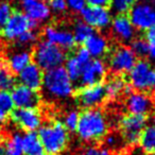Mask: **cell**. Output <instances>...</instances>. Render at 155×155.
Listing matches in <instances>:
<instances>
[{
    "instance_id": "obj_1",
    "label": "cell",
    "mask_w": 155,
    "mask_h": 155,
    "mask_svg": "<svg viewBox=\"0 0 155 155\" xmlns=\"http://www.w3.org/2000/svg\"><path fill=\"white\" fill-rule=\"evenodd\" d=\"M75 132L82 141L96 142L102 140L108 132V123L103 112L98 107L85 108L80 113Z\"/></svg>"
},
{
    "instance_id": "obj_2",
    "label": "cell",
    "mask_w": 155,
    "mask_h": 155,
    "mask_svg": "<svg viewBox=\"0 0 155 155\" xmlns=\"http://www.w3.org/2000/svg\"><path fill=\"white\" fill-rule=\"evenodd\" d=\"M46 155H61L68 146V131L61 121L41 124L37 132Z\"/></svg>"
},
{
    "instance_id": "obj_3",
    "label": "cell",
    "mask_w": 155,
    "mask_h": 155,
    "mask_svg": "<svg viewBox=\"0 0 155 155\" xmlns=\"http://www.w3.org/2000/svg\"><path fill=\"white\" fill-rule=\"evenodd\" d=\"M45 94L51 99H66L74 93L73 82L63 66L44 73L43 86Z\"/></svg>"
},
{
    "instance_id": "obj_4",
    "label": "cell",
    "mask_w": 155,
    "mask_h": 155,
    "mask_svg": "<svg viewBox=\"0 0 155 155\" xmlns=\"http://www.w3.org/2000/svg\"><path fill=\"white\" fill-rule=\"evenodd\" d=\"M66 58L64 50L47 41L37 44L32 52V60L43 71L61 67Z\"/></svg>"
},
{
    "instance_id": "obj_5",
    "label": "cell",
    "mask_w": 155,
    "mask_h": 155,
    "mask_svg": "<svg viewBox=\"0 0 155 155\" xmlns=\"http://www.w3.org/2000/svg\"><path fill=\"white\" fill-rule=\"evenodd\" d=\"M127 84L132 89L141 93H150L155 88V67L146 60H139L131 69Z\"/></svg>"
},
{
    "instance_id": "obj_6",
    "label": "cell",
    "mask_w": 155,
    "mask_h": 155,
    "mask_svg": "<svg viewBox=\"0 0 155 155\" xmlns=\"http://www.w3.org/2000/svg\"><path fill=\"white\" fill-rule=\"evenodd\" d=\"M137 62V56L127 46L121 45L115 47L110 52L108 67L115 74L122 75L129 73Z\"/></svg>"
},
{
    "instance_id": "obj_7",
    "label": "cell",
    "mask_w": 155,
    "mask_h": 155,
    "mask_svg": "<svg viewBox=\"0 0 155 155\" xmlns=\"http://www.w3.org/2000/svg\"><path fill=\"white\" fill-rule=\"evenodd\" d=\"M148 118L146 116L129 114L120 119L119 127L123 141L130 146L138 144L141 132L147 127Z\"/></svg>"
},
{
    "instance_id": "obj_8",
    "label": "cell",
    "mask_w": 155,
    "mask_h": 155,
    "mask_svg": "<svg viewBox=\"0 0 155 155\" xmlns=\"http://www.w3.org/2000/svg\"><path fill=\"white\" fill-rule=\"evenodd\" d=\"M37 26L38 25L29 19L24 12L13 11L8 21L2 27L1 35L8 41H16L26 31L35 29Z\"/></svg>"
},
{
    "instance_id": "obj_9",
    "label": "cell",
    "mask_w": 155,
    "mask_h": 155,
    "mask_svg": "<svg viewBox=\"0 0 155 155\" xmlns=\"http://www.w3.org/2000/svg\"><path fill=\"white\" fill-rule=\"evenodd\" d=\"M127 14L130 21L136 30L147 31L155 24V8L150 3H136Z\"/></svg>"
},
{
    "instance_id": "obj_10",
    "label": "cell",
    "mask_w": 155,
    "mask_h": 155,
    "mask_svg": "<svg viewBox=\"0 0 155 155\" xmlns=\"http://www.w3.org/2000/svg\"><path fill=\"white\" fill-rule=\"evenodd\" d=\"M10 117L16 127L26 132H35L41 125V115L37 108H14Z\"/></svg>"
},
{
    "instance_id": "obj_11",
    "label": "cell",
    "mask_w": 155,
    "mask_h": 155,
    "mask_svg": "<svg viewBox=\"0 0 155 155\" xmlns=\"http://www.w3.org/2000/svg\"><path fill=\"white\" fill-rule=\"evenodd\" d=\"M75 99L84 110L98 107L106 100L104 84L100 83L91 86H82L75 93Z\"/></svg>"
},
{
    "instance_id": "obj_12",
    "label": "cell",
    "mask_w": 155,
    "mask_h": 155,
    "mask_svg": "<svg viewBox=\"0 0 155 155\" xmlns=\"http://www.w3.org/2000/svg\"><path fill=\"white\" fill-rule=\"evenodd\" d=\"M125 107L129 114L148 117L155 110V101L147 93L134 91L127 94Z\"/></svg>"
},
{
    "instance_id": "obj_13",
    "label": "cell",
    "mask_w": 155,
    "mask_h": 155,
    "mask_svg": "<svg viewBox=\"0 0 155 155\" xmlns=\"http://www.w3.org/2000/svg\"><path fill=\"white\" fill-rule=\"evenodd\" d=\"M81 20L87 24L94 30H104L108 28L112 22V13L105 8H98L86 5L80 12Z\"/></svg>"
},
{
    "instance_id": "obj_14",
    "label": "cell",
    "mask_w": 155,
    "mask_h": 155,
    "mask_svg": "<svg viewBox=\"0 0 155 155\" xmlns=\"http://www.w3.org/2000/svg\"><path fill=\"white\" fill-rule=\"evenodd\" d=\"M107 74V65L101 58H94L85 66L78 83L81 86H91L103 82Z\"/></svg>"
},
{
    "instance_id": "obj_15",
    "label": "cell",
    "mask_w": 155,
    "mask_h": 155,
    "mask_svg": "<svg viewBox=\"0 0 155 155\" xmlns=\"http://www.w3.org/2000/svg\"><path fill=\"white\" fill-rule=\"evenodd\" d=\"M91 55L84 47L79 48L72 54L67 56L64 63V68L72 82L79 81L81 74H82L83 69L91 62Z\"/></svg>"
},
{
    "instance_id": "obj_16",
    "label": "cell",
    "mask_w": 155,
    "mask_h": 155,
    "mask_svg": "<svg viewBox=\"0 0 155 155\" xmlns=\"http://www.w3.org/2000/svg\"><path fill=\"white\" fill-rule=\"evenodd\" d=\"M11 96L16 108H37L41 104L38 91L21 84L15 85L11 89Z\"/></svg>"
},
{
    "instance_id": "obj_17",
    "label": "cell",
    "mask_w": 155,
    "mask_h": 155,
    "mask_svg": "<svg viewBox=\"0 0 155 155\" xmlns=\"http://www.w3.org/2000/svg\"><path fill=\"white\" fill-rule=\"evenodd\" d=\"M44 37L47 41L60 47L64 51L71 50L75 46L72 32L55 26H47L44 29Z\"/></svg>"
},
{
    "instance_id": "obj_18",
    "label": "cell",
    "mask_w": 155,
    "mask_h": 155,
    "mask_svg": "<svg viewBox=\"0 0 155 155\" xmlns=\"http://www.w3.org/2000/svg\"><path fill=\"white\" fill-rule=\"evenodd\" d=\"M24 14L30 20L39 25L51 17V10L46 0H25L22 1Z\"/></svg>"
},
{
    "instance_id": "obj_19",
    "label": "cell",
    "mask_w": 155,
    "mask_h": 155,
    "mask_svg": "<svg viewBox=\"0 0 155 155\" xmlns=\"http://www.w3.org/2000/svg\"><path fill=\"white\" fill-rule=\"evenodd\" d=\"M110 28L115 38L123 44L131 43L135 37L136 29L131 24L127 15H117L113 18Z\"/></svg>"
},
{
    "instance_id": "obj_20",
    "label": "cell",
    "mask_w": 155,
    "mask_h": 155,
    "mask_svg": "<svg viewBox=\"0 0 155 155\" xmlns=\"http://www.w3.org/2000/svg\"><path fill=\"white\" fill-rule=\"evenodd\" d=\"M43 79L44 71L33 62L18 72V81L20 84L37 91L43 86Z\"/></svg>"
},
{
    "instance_id": "obj_21",
    "label": "cell",
    "mask_w": 155,
    "mask_h": 155,
    "mask_svg": "<svg viewBox=\"0 0 155 155\" xmlns=\"http://www.w3.org/2000/svg\"><path fill=\"white\" fill-rule=\"evenodd\" d=\"M83 45L93 58H102L110 52L108 39L101 33L94 32Z\"/></svg>"
},
{
    "instance_id": "obj_22",
    "label": "cell",
    "mask_w": 155,
    "mask_h": 155,
    "mask_svg": "<svg viewBox=\"0 0 155 155\" xmlns=\"http://www.w3.org/2000/svg\"><path fill=\"white\" fill-rule=\"evenodd\" d=\"M104 89H105L106 99H117L122 94H130L132 88L122 75L116 74L104 84Z\"/></svg>"
},
{
    "instance_id": "obj_23",
    "label": "cell",
    "mask_w": 155,
    "mask_h": 155,
    "mask_svg": "<svg viewBox=\"0 0 155 155\" xmlns=\"http://www.w3.org/2000/svg\"><path fill=\"white\" fill-rule=\"evenodd\" d=\"M21 147L24 155H46L36 132H27L22 135Z\"/></svg>"
},
{
    "instance_id": "obj_24",
    "label": "cell",
    "mask_w": 155,
    "mask_h": 155,
    "mask_svg": "<svg viewBox=\"0 0 155 155\" xmlns=\"http://www.w3.org/2000/svg\"><path fill=\"white\" fill-rule=\"evenodd\" d=\"M7 63L14 73H18L32 63V53L26 50L15 52L9 56Z\"/></svg>"
},
{
    "instance_id": "obj_25",
    "label": "cell",
    "mask_w": 155,
    "mask_h": 155,
    "mask_svg": "<svg viewBox=\"0 0 155 155\" xmlns=\"http://www.w3.org/2000/svg\"><path fill=\"white\" fill-rule=\"evenodd\" d=\"M138 144L146 154H155V124L147 125L142 130Z\"/></svg>"
},
{
    "instance_id": "obj_26",
    "label": "cell",
    "mask_w": 155,
    "mask_h": 155,
    "mask_svg": "<svg viewBox=\"0 0 155 155\" xmlns=\"http://www.w3.org/2000/svg\"><path fill=\"white\" fill-rule=\"evenodd\" d=\"M16 85V78L10 69L7 60L0 58V91H11Z\"/></svg>"
},
{
    "instance_id": "obj_27",
    "label": "cell",
    "mask_w": 155,
    "mask_h": 155,
    "mask_svg": "<svg viewBox=\"0 0 155 155\" xmlns=\"http://www.w3.org/2000/svg\"><path fill=\"white\" fill-rule=\"evenodd\" d=\"M95 32L91 27H89L87 24H85L83 20H78L73 26L72 35L74 38L75 44H84L85 41Z\"/></svg>"
},
{
    "instance_id": "obj_28",
    "label": "cell",
    "mask_w": 155,
    "mask_h": 155,
    "mask_svg": "<svg viewBox=\"0 0 155 155\" xmlns=\"http://www.w3.org/2000/svg\"><path fill=\"white\" fill-rule=\"evenodd\" d=\"M22 135L14 134L5 140V155H24L21 147Z\"/></svg>"
},
{
    "instance_id": "obj_29",
    "label": "cell",
    "mask_w": 155,
    "mask_h": 155,
    "mask_svg": "<svg viewBox=\"0 0 155 155\" xmlns=\"http://www.w3.org/2000/svg\"><path fill=\"white\" fill-rule=\"evenodd\" d=\"M135 0H110V9L117 15H125L134 5Z\"/></svg>"
},
{
    "instance_id": "obj_30",
    "label": "cell",
    "mask_w": 155,
    "mask_h": 155,
    "mask_svg": "<svg viewBox=\"0 0 155 155\" xmlns=\"http://www.w3.org/2000/svg\"><path fill=\"white\" fill-rule=\"evenodd\" d=\"M130 48H131L132 51L134 52V54L137 58H146V56H148L149 46L144 38H134L131 41Z\"/></svg>"
},
{
    "instance_id": "obj_31",
    "label": "cell",
    "mask_w": 155,
    "mask_h": 155,
    "mask_svg": "<svg viewBox=\"0 0 155 155\" xmlns=\"http://www.w3.org/2000/svg\"><path fill=\"white\" fill-rule=\"evenodd\" d=\"M79 116H80V113L77 112V110H70L68 112L64 117V121H63V124L66 127V130L68 132H74L77 130L78 122H79Z\"/></svg>"
},
{
    "instance_id": "obj_32",
    "label": "cell",
    "mask_w": 155,
    "mask_h": 155,
    "mask_svg": "<svg viewBox=\"0 0 155 155\" xmlns=\"http://www.w3.org/2000/svg\"><path fill=\"white\" fill-rule=\"evenodd\" d=\"M14 108L15 106L12 100L11 93L7 91H0V110L10 115Z\"/></svg>"
},
{
    "instance_id": "obj_33",
    "label": "cell",
    "mask_w": 155,
    "mask_h": 155,
    "mask_svg": "<svg viewBox=\"0 0 155 155\" xmlns=\"http://www.w3.org/2000/svg\"><path fill=\"white\" fill-rule=\"evenodd\" d=\"M144 39L147 41L149 46L148 56L152 61H155V24L150 29H148L146 31V37H144Z\"/></svg>"
},
{
    "instance_id": "obj_34",
    "label": "cell",
    "mask_w": 155,
    "mask_h": 155,
    "mask_svg": "<svg viewBox=\"0 0 155 155\" xmlns=\"http://www.w3.org/2000/svg\"><path fill=\"white\" fill-rule=\"evenodd\" d=\"M37 38H38V34H37V32L35 31V29H32V30L26 31V32L22 35H20L16 41L21 46H29V45L34 44L35 41H37Z\"/></svg>"
},
{
    "instance_id": "obj_35",
    "label": "cell",
    "mask_w": 155,
    "mask_h": 155,
    "mask_svg": "<svg viewBox=\"0 0 155 155\" xmlns=\"http://www.w3.org/2000/svg\"><path fill=\"white\" fill-rule=\"evenodd\" d=\"M13 8L8 1H0V29L2 28L13 13Z\"/></svg>"
},
{
    "instance_id": "obj_36",
    "label": "cell",
    "mask_w": 155,
    "mask_h": 155,
    "mask_svg": "<svg viewBox=\"0 0 155 155\" xmlns=\"http://www.w3.org/2000/svg\"><path fill=\"white\" fill-rule=\"evenodd\" d=\"M49 5L51 12L55 13H63L67 10V2L66 0H46Z\"/></svg>"
},
{
    "instance_id": "obj_37",
    "label": "cell",
    "mask_w": 155,
    "mask_h": 155,
    "mask_svg": "<svg viewBox=\"0 0 155 155\" xmlns=\"http://www.w3.org/2000/svg\"><path fill=\"white\" fill-rule=\"evenodd\" d=\"M66 2L67 9L71 10L72 12H79V13L87 5V0H66Z\"/></svg>"
},
{
    "instance_id": "obj_38",
    "label": "cell",
    "mask_w": 155,
    "mask_h": 155,
    "mask_svg": "<svg viewBox=\"0 0 155 155\" xmlns=\"http://www.w3.org/2000/svg\"><path fill=\"white\" fill-rule=\"evenodd\" d=\"M104 141H105V144L108 148L116 149L120 147V143L121 141H123V139H120L116 134H106L105 137H104Z\"/></svg>"
},
{
    "instance_id": "obj_39",
    "label": "cell",
    "mask_w": 155,
    "mask_h": 155,
    "mask_svg": "<svg viewBox=\"0 0 155 155\" xmlns=\"http://www.w3.org/2000/svg\"><path fill=\"white\" fill-rule=\"evenodd\" d=\"M81 155H110V151L107 148H97V147H89L84 150Z\"/></svg>"
},
{
    "instance_id": "obj_40",
    "label": "cell",
    "mask_w": 155,
    "mask_h": 155,
    "mask_svg": "<svg viewBox=\"0 0 155 155\" xmlns=\"http://www.w3.org/2000/svg\"><path fill=\"white\" fill-rule=\"evenodd\" d=\"M110 5V0H87V5L107 9Z\"/></svg>"
},
{
    "instance_id": "obj_41",
    "label": "cell",
    "mask_w": 155,
    "mask_h": 155,
    "mask_svg": "<svg viewBox=\"0 0 155 155\" xmlns=\"http://www.w3.org/2000/svg\"><path fill=\"white\" fill-rule=\"evenodd\" d=\"M9 117H10V115L8 114V113H5V112H3V110H0V123H1V124H3V123L8 120Z\"/></svg>"
},
{
    "instance_id": "obj_42",
    "label": "cell",
    "mask_w": 155,
    "mask_h": 155,
    "mask_svg": "<svg viewBox=\"0 0 155 155\" xmlns=\"http://www.w3.org/2000/svg\"><path fill=\"white\" fill-rule=\"evenodd\" d=\"M1 127H2V124H1V123H0V131H1Z\"/></svg>"
},
{
    "instance_id": "obj_43",
    "label": "cell",
    "mask_w": 155,
    "mask_h": 155,
    "mask_svg": "<svg viewBox=\"0 0 155 155\" xmlns=\"http://www.w3.org/2000/svg\"><path fill=\"white\" fill-rule=\"evenodd\" d=\"M154 124H155V113H154Z\"/></svg>"
},
{
    "instance_id": "obj_44",
    "label": "cell",
    "mask_w": 155,
    "mask_h": 155,
    "mask_svg": "<svg viewBox=\"0 0 155 155\" xmlns=\"http://www.w3.org/2000/svg\"><path fill=\"white\" fill-rule=\"evenodd\" d=\"M0 36H1V29H0Z\"/></svg>"
},
{
    "instance_id": "obj_45",
    "label": "cell",
    "mask_w": 155,
    "mask_h": 155,
    "mask_svg": "<svg viewBox=\"0 0 155 155\" xmlns=\"http://www.w3.org/2000/svg\"><path fill=\"white\" fill-rule=\"evenodd\" d=\"M135 1H141V0H135Z\"/></svg>"
},
{
    "instance_id": "obj_46",
    "label": "cell",
    "mask_w": 155,
    "mask_h": 155,
    "mask_svg": "<svg viewBox=\"0 0 155 155\" xmlns=\"http://www.w3.org/2000/svg\"><path fill=\"white\" fill-rule=\"evenodd\" d=\"M21 1H25V0H21Z\"/></svg>"
},
{
    "instance_id": "obj_47",
    "label": "cell",
    "mask_w": 155,
    "mask_h": 155,
    "mask_svg": "<svg viewBox=\"0 0 155 155\" xmlns=\"http://www.w3.org/2000/svg\"><path fill=\"white\" fill-rule=\"evenodd\" d=\"M154 91H155V88H154Z\"/></svg>"
}]
</instances>
